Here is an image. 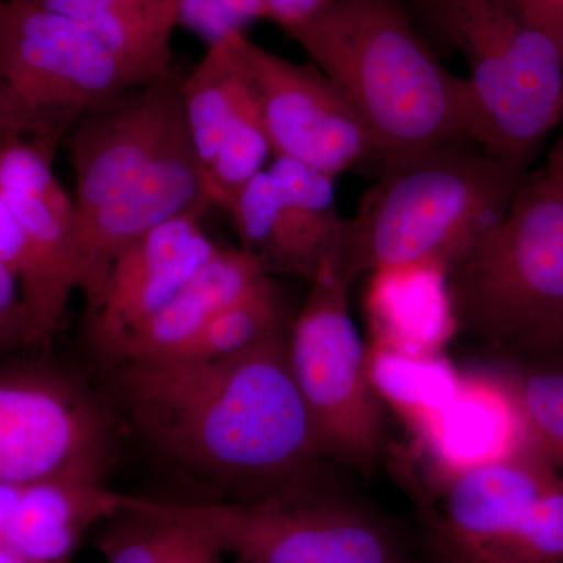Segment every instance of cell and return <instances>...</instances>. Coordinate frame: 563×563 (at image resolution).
Here are the masks:
<instances>
[{"label": "cell", "instance_id": "cell-15", "mask_svg": "<svg viewBox=\"0 0 563 563\" xmlns=\"http://www.w3.org/2000/svg\"><path fill=\"white\" fill-rule=\"evenodd\" d=\"M413 432L439 479L531 444L512 396L493 372L462 376L454 398Z\"/></svg>", "mask_w": 563, "mask_h": 563}, {"label": "cell", "instance_id": "cell-20", "mask_svg": "<svg viewBox=\"0 0 563 563\" xmlns=\"http://www.w3.org/2000/svg\"><path fill=\"white\" fill-rule=\"evenodd\" d=\"M101 526L96 548L103 563H224L220 548L201 532L141 509L129 495Z\"/></svg>", "mask_w": 563, "mask_h": 563}, {"label": "cell", "instance_id": "cell-14", "mask_svg": "<svg viewBox=\"0 0 563 563\" xmlns=\"http://www.w3.org/2000/svg\"><path fill=\"white\" fill-rule=\"evenodd\" d=\"M202 214L158 225L111 262L101 291L88 302V331L107 358L220 251L202 231Z\"/></svg>", "mask_w": 563, "mask_h": 563}, {"label": "cell", "instance_id": "cell-9", "mask_svg": "<svg viewBox=\"0 0 563 563\" xmlns=\"http://www.w3.org/2000/svg\"><path fill=\"white\" fill-rule=\"evenodd\" d=\"M0 88L58 143L85 111L135 87L80 21L0 0Z\"/></svg>", "mask_w": 563, "mask_h": 563}, {"label": "cell", "instance_id": "cell-31", "mask_svg": "<svg viewBox=\"0 0 563 563\" xmlns=\"http://www.w3.org/2000/svg\"><path fill=\"white\" fill-rule=\"evenodd\" d=\"M25 135H35L36 139L44 140L38 124L11 101L5 91L0 88V144L11 139H22Z\"/></svg>", "mask_w": 563, "mask_h": 563}, {"label": "cell", "instance_id": "cell-19", "mask_svg": "<svg viewBox=\"0 0 563 563\" xmlns=\"http://www.w3.org/2000/svg\"><path fill=\"white\" fill-rule=\"evenodd\" d=\"M0 263L20 285L25 310V346H49L60 329L73 282L58 272L0 195Z\"/></svg>", "mask_w": 563, "mask_h": 563}, {"label": "cell", "instance_id": "cell-17", "mask_svg": "<svg viewBox=\"0 0 563 563\" xmlns=\"http://www.w3.org/2000/svg\"><path fill=\"white\" fill-rule=\"evenodd\" d=\"M124 70L133 87L174 79L172 38L180 24V0H128L81 22Z\"/></svg>", "mask_w": 563, "mask_h": 563}, {"label": "cell", "instance_id": "cell-30", "mask_svg": "<svg viewBox=\"0 0 563 563\" xmlns=\"http://www.w3.org/2000/svg\"><path fill=\"white\" fill-rule=\"evenodd\" d=\"M528 20L558 44L563 55V0H520Z\"/></svg>", "mask_w": 563, "mask_h": 563}, {"label": "cell", "instance_id": "cell-7", "mask_svg": "<svg viewBox=\"0 0 563 563\" xmlns=\"http://www.w3.org/2000/svg\"><path fill=\"white\" fill-rule=\"evenodd\" d=\"M350 285L332 261L322 263L291 321L288 355L324 461L369 473L384 454V402L351 317Z\"/></svg>", "mask_w": 563, "mask_h": 563}, {"label": "cell", "instance_id": "cell-29", "mask_svg": "<svg viewBox=\"0 0 563 563\" xmlns=\"http://www.w3.org/2000/svg\"><path fill=\"white\" fill-rule=\"evenodd\" d=\"M269 21L276 22L285 32L313 20L322 11L331 9L336 0H265Z\"/></svg>", "mask_w": 563, "mask_h": 563}, {"label": "cell", "instance_id": "cell-12", "mask_svg": "<svg viewBox=\"0 0 563 563\" xmlns=\"http://www.w3.org/2000/svg\"><path fill=\"white\" fill-rule=\"evenodd\" d=\"M185 124L180 81L133 88L85 111L74 125L69 162L76 220L124 190Z\"/></svg>", "mask_w": 563, "mask_h": 563}, {"label": "cell", "instance_id": "cell-18", "mask_svg": "<svg viewBox=\"0 0 563 563\" xmlns=\"http://www.w3.org/2000/svg\"><path fill=\"white\" fill-rule=\"evenodd\" d=\"M268 172L287 209L301 277L310 282L322 263L335 258L346 224L336 207L335 177L288 157H274Z\"/></svg>", "mask_w": 563, "mask_h": 563}, {"label": "cell", "instance_id": "cell-5", "mask_svg": "<svg viewBox=\"0 0 563 563\" xmlns=\"http://www.w3.org/2000/svg\"><path fill=\"white\" fill-rule=\"evenodd\" d=\"M461 51L481 122V147L526 172L563 120V55L520 0H418Z\"/></svg>", "mask_w": 563, "mask_h": 563}, {"label": "cell", "instance_id": "cell-3", "mask_svg": "<svg viewBox=\"0 0 563 563\" xmlns=\"http://www.w3.org/2000/svg\"><path fill=\"white\" fill-rule=\"evenodd\" d=\"M526 176L470 143L388 163L357 217L346 220L333 265L350 284L390 269L446 272L503 220Z\"/></svg>", "mask_w": 563, "mask_h": 563}, {"label": "cell", "instance_id": "cell-24", "mask_svg": "<svg viewBox=\"0 0 563 563\" xmlns=\"http://www.w3.org/2000/svg\"><path fill=\"white\" fill-rule=\"evenodd\" d=\"M269 155H274L272 141L254 95L246 84L242 101L222 136L220 150L206 173V188L211 206L231 213L244 187L257 174L265 172L263 166Z\"/></svg>", "mask_w": 563, "mask_h": 563}, {"label": "cell", "instance_id": "cell-2", "mask_svg": "<svg viewBox=\"0 0 563 563\" xmlns=\"http://www.w3.org/2000/svg\"><path fill=\"white\" fill-rule=\"evenodd\" d=\"M287 33L357 111L380 165L446 144L481 146L468 80L437 60L402 0H336Z\"/></svg>", "mask_w": 563, "mask_h": 563}, {"label": "cell", "instance_id": "cell-1", "mask_svg": "<svg viewBox=\"0 0 563 563\" xmlns=\"http://www.w3.org/2000/svg\"><path fill=\"white\" fill-rule=\"evenodd\" d=\"M290 324L229 357L121 362L118 395L141 435L235 501L318 476L324 461L292 377Z\"/></svg>", "mask_w": 563, "mask_h": 563}, {"label": "cell", "instance_id": "cell-13", "mask_svg": "<svg viewBox=\"0 0 563 563\" xmlns=\"http://www.w3.org/2000/svg\"><path fill=\"white\" fill-rule=\"evenodd\" d=\"M210 207L201 163L184 124L131 185L76 220L79 290L87 302L101 291L111 262L125 247L165 222Z\"/></svg>", "mask_w": 563, "mask_h": 563}, {"label": "cell", "instance_id": "cell-8", "mask_svg": "<svg viewBox=\"0 0 563 563\" xmlns=\"http://www.w3.org/2000/svg\"><path fill=\"white\" fill-rule=\"evenodd\" d=\"M117 428L79 379L46 365L0 369V483L106 484Z\"/></svg>", "mask_w": 563, "mask_h": 563}, {"label": "cell", "instance_id": "cell-11", "mask_svg": "<svg viewBox=\"0 0 563 563\" xmlns=\"http://www.w3.org/2000/svg\"><path fill=\"white\" fill-rule=\"evenodd\" d=\"M561 474L532 444L433 481L417 496L435 563H481Z\"/></svg>", "mask_w": 563, "mask_h": 563}, {"label": "cell", "instance_id": "cell-10", "mask_svg": "<svg viewBox=\"0 0 563 563\" xmlns=\"http://www.w3.org/2000/svg\"><path fill=\"white\" fill-rule=\"evenodd\" d=\"M274 157H288L336 177L380 162L372 135L342 91L318 66L298 65L232 36Z\"/></svg>", "mask_w": 563, "mask_h": 563}, {"label": "cell", "instance_id": "cell-34", "mask_svg": "<svg viewBox=\"0 0 563 563\" xmlns=\"http://www.w3.org/2000/svg\"><path fill=\"white\" fill-rule=\"evenodd\" d=\"M0 563H33L27 559L21 558L20 554L13 553V551L7 550V548L0 547Z\"/></svg>", "mask_w": 563, "mask_h": 563}, {"label": "cell", "instance_id": "cell-22", "mask_svg": "<svg viewBox=\"0 0 563 563\" xmlns=\"http://www.w3.org/2000/svg\"><path fill=\"white\" fill-rule=\"evenodd\" d=\"M368 372L377 395L412 431L454 398L462 374L440 354H415L373 342Z\"/></svg>", "mask_w": 563, "mask_h": 563}, {"label": "cell", "instance_id": "cell-27", "mask_svg": "<svg viewBox=\"0 0 563 563\" xmlns=\"http://www.w3.org/2000/svg\"><path fill=\"white\" fill-rule=\"evenodd\" d=\"M481 563H563V479L554 481Z\"/></svg>", "mask_w": 563, "mask_h": 563}, {"label": "cell", "instance_id": "cell-26", "mask_svg": "<svg viewBox=\"0 0 563 563\" xmlns=\"http://www.w3.org/2000/svg\"><path fill=\"white\" fill-rule=\"evenodd\" d=\"M493 373L512 396L529 443L563 468V363H509Z\"/></svg>", "mask_w": 563, "mask_h": 563}, {"label": "cell", "instance_id": "cell-16", "mask_svg": "<svg viewBox=\"0 0 563 563\" xmlns=\"http://www.w3.org/2000/svg\"><path fill=\"white\" fill-rule=\"evenodd\" d=\"M268 279L272 276L242 247H220L161 312L122 340L111 363L177 357L218 313Z\"/></svg>", "mask_w": 563, "mask_h": 563}, {"label": "cell", "instance_id": "cell-4", "mask_svg": "<svg viewBox=\"0 0 563 563\" xmlns=\"http://www.w3.org/2000/svg\"><path fill=\"white\" fill-rule=\"evenodd\" d=\"M461 331L510 365L563 363V190L526 176L509 210L444 272Z\"/></svg>", "mask_w": 563, "mask_h": 563}, {"label": "cell", "instance_id": "cell-21", "mask_svg": "<svg viewBox=\"0 0 563 563\" xmlns=\"http://www.w3.org/2000/svg\"><path fill=\"white\" fill-rule=\"evenodd\" d=\"M246 90V79L232 36L209 44L187 80L180 81L185 125L201 163L203 179L222 136Z\"/></svg>", "mask_w": 563, "mask_h": 563}, {"label": "cell", "instance_id": "cell-28", "mask_svg": "<svg viewBox=\"0 0 563 563\" xmlns=\"http://www.w3.org/2000/svg\"><path fill=\"white\" fill-rule=\"evenodd\" d=\"M258 20H269L265 0H180V24L209 44L239 35Z\"/></svg>", "mask_w": 563, "mask_h": 563}, {"label": "cell", "instance_id": "cell-32", "mask_svg": "<svg viewBox=\"0 0 563 563\" xmlns=\"http://www.w3.org/2000/svg\"><path fill=\"white\" fill-rule=\"evenodd\" d=\"M31 2L54 13L65 14L73 20L88 22L109 13L128 0H31Z\"/></svg>", "mask_w": 563, "mask_h": 563}, {"label": "cell", "instance_id": "cell-23", "mask_svg": "<svg viewBox=\"0 0 563 563\" xmlns=\"http://www.w3.org/2000/svg\"><path fill=\"white\" fill-rule=\"evenodd\" d=\"M235 224L242 250L251 254L269 276L299 277L298 254L287 209L273 174L265 169L240 192L229 213Z\"/></svg>", "mask_w": 563, "mask_h": 563}, {"label": "cell", "instance_id": "cell-6", "mask_svg": "<svg viewBox=\"0 0 563 563\" xmlns=\"http://www.w3.org/2000/svg\"><path fill=\"white\" fill-rule=\"evenodd\" d=\"M129 498L201 532L235 563H415L387 515L318 476L252 501Z\"/></svg>", "mask_w": 563, "mask_h": 563}, {"label": "cell", "instance_id": "cell-25", "mask_svg": "<svg viewBox=\"0 0 563 563\" xmlns=\"http://www.w3.org/2000/svg\"><path fill=\"white\" fill-rule=\"evenodd\" d=\"M290 322L284 295L272 277L257 290L218 313L195 342L173 358L209 361L229 357L246 351Z\"/></svg>", "mask_w": 563, "mask_h": 563}, {"label": "cell", "instance_id": "cell-33", "mask_svg": "<svg viewBox=\"0 0 563 563\" xmlns=\"http://www.w3.org/2000/svg\"><path fill=\"white\" fill-rule=\"evenodd\" d=\"M543 172L563 190V140L551 152L550 161H548L547 168Z\"/></svg>", "mask_w": 563, "mask_h": 563}]
</instances>
